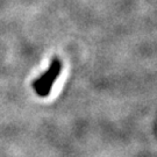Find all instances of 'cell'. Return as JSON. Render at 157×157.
<instances>
[{"label": "cell", "mask_w": 157, "mask_h": 157, "mask_svg": "<svg viewBox=\"0 0 157 157\" xmlns=\"http://www.w3.org/2000/svg\"><path fill=\"white\" fill-rule=\"evenodd\" d=\"M62 70V64L58 59H54L51 62L50 67L48 69V71L44 72L41 77H40L36 82H34L33 87L35 92L40 95V97H47L50 93L51 87L54 82L57 79L58 75Z\"/></svg>", "instance_id": "6da1fadb"}]
</instances>
